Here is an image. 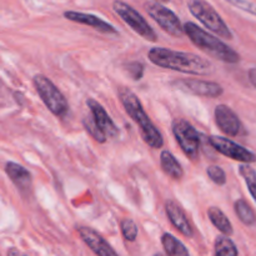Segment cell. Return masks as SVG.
Here are the masks:
<instances>
[{
  "label": "cell",
  "instance_id": "20",
  "mask_svg": "<svg viewBox=\"0 0 256 256\" xmlns=\"http://www.w3.org/2000/svg\"><path fill=\"white\" fill-rule=\"evenodd\" d=\"M234 209L240 222L246 225V226H252L256 222V215L254 210L252 209V206L244 199L236 200L234 204Z\"/></svg>",
  "mask_w": 256,
  "mask_h": 256
},
{
  "label": "cell",
  "instance_id": "8",
  "mask_svg": "<svg viewBox=\"0 0 256 256\" xmlns=\"http://www.w3.org/2000/svg\"><path fill=\"white\" fill-rule=\"evenodd\" d=\"M146 12L158 24L160 25L164 32L170 34L172 36L179 38L184 35V26H182V22L178 18V15L170 9L165 8L164 5L159 4V2H148L146 4Z\"/></svg>",
  "mask_w": 256,
  "mask_h": 256
},
{
  "label": "cell",
  "instance_id": "26",
  "mask_svg": "<svg viewBox=\"0 0 256 256\" xmlns=\"http://www.w3.org/2000/svg\"><path fill=\"white\" fill-rule=\"evenodd\" d=\"M228 2H230L234 6L239 8V9L244 10V12H250V14L256 15V4L249 0H226Z\"/></svg>",
  "mask_w": 256,
  "mask_h": 256
},
{
  "label": "cell",
  "instance_id": "27",
  "mask_svg": "<svg viewBox=\"0 0 256 256\" xmlns=\"http://www.w3.org/2000/svg\"><path fill=\"white\" fill-rule=\"evenodd\" d=\"M126 69L134 80H140L144 75V65L140 62H129L126 65Z\"/></svg>",
  "mask_w": 256,
  "mask_h": 256
},
{
  "label": "cell",
  "instance_id": "28",
  "mask_svg": "<svg viewBox=\"0 0 256 256\" xmlns=\"http://www.w3.org/2000/svg\"><path fill=\"white\" fill-rule=\"evenodd\" d=\"M249 80L252 85L256 88V68L249 70Z\"/></svg>",
  "mask_w": 256,
  "mask_h": 256
},
{
  "label": "cell",
  "instance_id": "2",
  "mask_svg": "<svg viewBox=\"0 0 256 256\" xmlns=\"http://www.w3.org/2000/svg\"><path fill=\"white\" fill-rule=\"evenodd\" d=\"M119 98L122 104L124 105L125 112L139 125L140 134H142V140L149 146L154 148V149L162 148L164 145V139L162 136V132L155 128V125L152 124L150 118L148 116L139 98L132 90L128 89V88H120Z\"/></svg>",
  "mask_w": 256,
  "mask_h": 256
},
{
  "label": "cell",
  "instance_id": "22",
  "mask_svg": "<svg viewBox=\"0 0 256 256\" xmlns=\"http://www.w3.org/2000/svg\"><path fill=\"white\" fill-rule=\"evenodd\" d=\"M82 125H84L85 130L92 135V138L95 142H100V144H104V142H106L108 136L105 135V132L100 129L99 125L95 122L92 115H86V116L82 119Z\"/></svg>",
  "mask_w": 256,
  "mask_h": 256
},
{
  "label": "cell",
  "instance_id": "9",
  "mask_svg": "<svg viewBox=\"0 0 256 256\" xmlns=\"http://www.w3.org/2000/svg\"><path fill=\"white\" fill-rule=\"evenodd\" d=\"M209 142L218 152L230 158V159L240 162H246V164H252V162H256V155L254 152L248 150L246 148L242 146V145L236 144L232 140L228 139V138L212 135L209 138Z\"/></svg>",
  "mask_w": 256,
  "mask_h": 256
},
{
  "label": "cell",
  "instance_id": "17",
  "mask_svg": "<svg viewBox=\"0 0 256 256\" xmlns=\"http://www.w3.org/2000/svg\"><path fill=\"white\" fill-rule=\"evenodd\" d=\"M160 164H162V169L164 170L165 174L169 175L170 178L175 180H180L184 176V170L180 162L175 159L174 155L168 150L160 154Z\"/></svg>",
  "mask_w": 256,
  "mask_h": 256
},
{
  "label": "cell",
  "instance_id": "24",
  "mask_svg": "<svg viewBox=\"0 0 256 256\" xmlns=\"http://www.w3.org/2000/svg\"><path fill=\"white\" fill-rule=\"evenodd\" d=\"M122 234L128 242H135L138 238V225L132 219H124L120 222Z\"/></svg>",
  "mask_w": 256,
  "mask_h": 256
},
{
  "label": "cell",
  "instance_id": "29",
  "mask_svg": "<svg viewBox=\"0 0 256 256\" xmlns=\"http://www.w3.org/2000/svg\"><path fill=\"white\" fill-rule=\"evenodd\" d=\"M158 2H169V0H158Z\"/></svg>",
  "mask_w": 256,
  "mask_h": 256
},
{
  "label": "cell",
  "instance_id": "11",
  "mask_svg": "<svg viewBox=\"0 0 256 256\" xmlns=\"http://www.w3.org/2000/svg\"><path fill=\"white\" fill-rule=\"evenodd\" d=\"M78 232H79L82 242L88 245V248H89L94 254L100 256L118 255V252L110 246L109 242H108L99 232H95L94 229H92V228L80 226L78 228Z\"/></svg>",
  "mask_w": 256,
  "mask_h": 256
},
{
  "label": "cell",
  "instance_id": "18",
  "mask_svg": "<svg viewBox=\"0 0 256 256\" xmlns=\"http://www.w3.org/2000/svg\"><path fill=\"white\" fill-rule=\"evenodd\" d=\"M208 216H209L210 222H212V225H214L218 230H220L222 234L228 235V236L232 235L234 230H232V222H230V220L228 219L226 215H225L219 208L216 206L209 208V209H208Z\"/></svg>",
  "mask_w": 256,
  "mask_h": 256
},
{
  "label": "cell",
  "instance_id": "16",
  "mask_svg": "<svg viewBox=\"0 0 256 256\" xmlns=\"http://www.w3.org/2000/svg\"><path fill=\"white\" fill-rule=\"evenodd\" d=\"M5 172L9 175L12 182L20 189H28L32 185V175L30 172L16 162H8L5 166Z\"/></svg>",
  "mask_w": 256,
  "mask_h": 256
},
{
  "label": "cell",
  "instance_id": "21",
  "mask_svg": "<svg viewBox=\"0 0 256 256\" xmlns=\"http://www.w3.org/2000/svg\"><path fill=\"white\" fill-rule=\"evenodd\" d=\"M214 252L216 256H236L239 254V250L236 249L232 240H230L228 235H224L215 240Z\"/></svg>",
  "mask_w": 256,
  "mask_h": 256
},
{
  "label": "cell",
  "instance_id": "13",
  "mask_svg": "<svg viewBox=\"0 0 256 256\" xmlns=\"http://www.w3.org/2000/svg\"><path fill=\"white\" fill-rule=\"evenodd\" d=\"M165 212H166V215L172 226L180 234L188 238H192L194 235V230H192V226L190 224L189 219H188L186 214L178 202H175L174 200H168L166 204H165Z\"/></svg>",
  "mask_w": 256,
  "mask_h": 256
},
{
  "label": "cell",
  "instance_id": "19",
  "mask_svg": "<svg viewBox=\"0 0 256 256\" xmlns=\"http://www.w3.org/2000/svg\"><path fill=\"white\" fill-rule=\"evenodd\" d=\"M162 244L165 252L170 256H189L190 254L185 245L169 232H165L162 236Z\"/></svg>",
  "mask_w": 256,
  "mask_h": 256
},
{
  "label": "cell",
  "instance_id": "1",
  "mask_svg": "<svg viewBox=\"0 0 256 256\" xmlns=\"http://www.w3.org/2000/svg\"><path fill=\"white\" fill-rule=\"evenodd\" d=\"M150 62L164 69L175 70L184 74L205 75L212 72V64L206 59L192 52H176L165 48H152L149 54Z\"/></svg>",
  "mask_w": 256,
  "mask_h": 256
},
{
  "label": "cell",
  "instance_id": "7",
  "mask_svg": "<svg viewBox=\"0 0 256 256\" xmlns=\"http://www.w3.org/2000/svg\"><path fill=\"white\" fill-rule=\"evenodd\" d=\"M172 134L184 154L192 162L199 159L200 136L195 128L185 119H175L172 125Z\"/></svg>",
  "mask_w": 256,
  "mask_h": 256
},
{
  "label": "cell",
  "instance_id": "4",
  "mask_svg": "<svg viewBox=\"0 0 256 256\" xmlns=\"http://www.w3.org/2000/svg\"><path fill=\"white\" fill-rule=\"evenodd\" d=\"M190 12L202 22V25L212 30V32L224 39H232V32L222 20L219 12L205 0H190L188 2Z\"/></svg>",
  "mask_w": 256,
  "mask_h": 256
},
{
  "label": "cell",
  "instance_id": "5",
  "mask_svg": "<svg viewBox=\"0 0 256 256\" xmlns=\"http://www.w3.org/2000/svg\"><path fill=\"white\" fill-rule=\"evenodd\" d=\"M35 90L42 98L45 106L58 118H64L69 112V104L62 92L55 86L54 82L44 75H35L32 78Z\"/></svg>",
  "mask_w": 256,
  "mask_h": 256
},
{
  "label": "cell",
  "instance_id": "3",
  "mask_svg": "<svg viewBox=\"0 0 256 256\" xmlns=\"http://www.w3.org/2000/svg\"><path fill=\"white\" fill-rule=\"evenodd\" d=\"M182 26H184V34H186L189 39L200 50L209 54L210 56L215 58L220 62H229V64H236L240 62V55L234 49L228 46L218 36H214L210 32H205L204 29L198 26L195 22H188Z\"/></svg>",
  "mask_w": 256,
  "mask_h": 256
},
{
  "label": "cell",
  "instance_id": "6",
  "mask_svg": "<svg viewBox=\"0 0 256 256\" xmlns=\"http://www.w3.org/2000/svg\"><path fill=\"white\" fill-rule=\"evenodd\" d=\"M112 9L136 34H139L148 42H158V35L155 30L150 26L149 22L144 19V16L140 12H138L134 8L130 6L126 2H122V0H115L112 2Z\"/></svg>",
  "mask_w": 256,
  "mask_h": 256
},
{
  "label": "cell",
  "instance_id": "10",
  "mask_svg": "<svg viewBox=\"0 0 256 256\" xmlns=\"http://www.w3.org/2000/svg\"><path fill=\"white\" fill-rule=\"evenodd\" d=\"M172 85L179 90L198 96L218 98L224 92V89L220 84L214 82L200 79H178L172 82Z\"/></svg>",
  "mask_w": 256,
  "mask_h": 256
},
{
  "label": "cell",
  "instance_id": "14",
  "mask_svg": "<svg viewBox=\"0 0 256 256\" xmlns=\"http://www.w3.org/2000/svg\"><path fill=\"white\" fill-rule=\"evenodd\" d=\"M86 104L89 106L90 112H92L95 122L99 125V128L105 132V135L110 138H116L119 135V129L116 128L115 122H112V118L109 116L104 106L94 99H88Z\"/></svg>",
  "mask_w": 256,
  "mask_h": 256
},
{
  "label": "cell",
  "instance_id": "12",
  "mask_svg": "<svg viewBox=\"0 0 256 256\" xmlns=\"http://www.w3.org/2000/svg\"><path fill=\"white\" fill-rule=\"evenodd\" d=\"M215 122L219 129L228 136H236L242 130V122L239 116L226 105H218L215 108Z\"/></svg>",
  "mask_w": 256,
  "mask_h": 256
},
{
  "label": "cell",
  "instance_id": "15",
  "mask_svg": "<svg viewBox=\"0 0 256 256\" xmlns=\"http://www.w3.org/2000/svg\"><path fill=\"white\" fill-rule=\"evenodd\" d=\"M64 16L65 19L70 20V22L85 24L88 26L94 28V29H96L100 32H105V34H118L116 28L112 26L110 22H105V20L100 19V18L95 16L92 14H86V12H65Z\"/></svg>",
  "mask_w": 256,
  "mask_h": 256
},
{
  "label": "cell",
  "instance_id": "23",
  "mask_svg": "<svg viewBox=\"0 0 256 256\" xmlns=\"http://www.w3.org/2000/svg\"><path fill=\"white\" fill-rule=\"evenodd\" d=\"M239 172L242 176V179L245 180L248 185V189H249L250 194H252V199L256 202V172L254 168L250 166L249 164L244 162L242 165H240Z\"/></svg>",
  "mask_w": 256,
  "mask_h": 256
},
{
  "label": "cell",
  "instance_id": "25",
  "mask_svg": "<svg viewBox=\"0 0 256 256\" xmlns=\"http://www.w3.org/2000/svg\"><path fill=\"white\" fill-rule=\"evenodd\" d=\"M206 174L210 178L212 182H215L216 185H222L226 184V175H225V172L218 165H210L209 168L206 169Z\"/></svg>",
  "mask_w": 256,
  "mask_h": 256
}]
</instances>
